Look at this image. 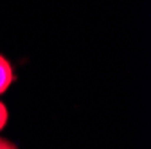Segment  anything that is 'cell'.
Returning <instances> with one entry per match:
<instances>
[{"mask_svg":"<svg viewBox=\"0 0 151 149\" xmlns=\"http://www.w3.org/2000/svg\"><path fill=\"white\" fill-rule=\"evenodd\" d=\"M13 83H14V70L7 61V58L0 54V94H4Z\"/></svg>","mask_w":151,"mask_h":149,"instance_id":"6da1fadb","label":"cell"},{"mask_svg":"<svg viewBox=\"0 0 151 149\" xmlns=\"http://www.w3.org/2000/svg\"><path fill=\"white\" fill-rule=\"evenodd\" d=\"M7 119H9V111H7V106L0 101V131L6 128V124H7Z\"/></svg>","mask_w":151,"mask_h":149,"instance_id":"7a4b0ae2","label":"cell"},{"mask_svg":"<svg viewBox=\"0 0 151 149\" xmlns=\"http://www.w3.org/2000/svg\"><path fill=\"white\" fill-rule=\"evenodd\" d=\"M0 149H18V147H16V144H13L7 138H0Z\"/></svg>","mask_w":151,"mask_h":149,"instance_id":"3957f363","label":"cell"}]
</instances>
